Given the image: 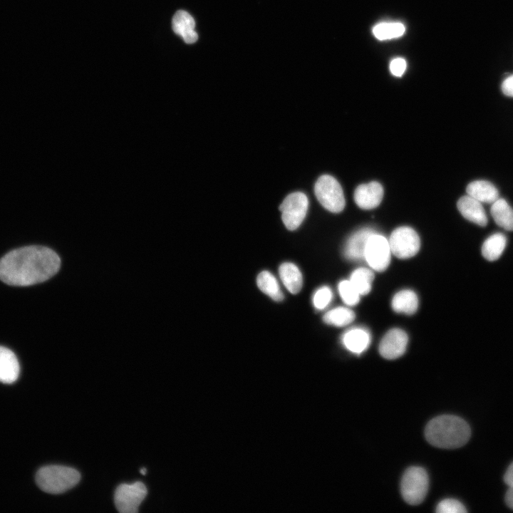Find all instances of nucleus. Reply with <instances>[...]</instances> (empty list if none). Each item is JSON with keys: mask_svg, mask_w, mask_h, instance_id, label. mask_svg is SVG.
Wrapping results in <instances>:
<instances>
[{"mask_svg": "<svg viewBox=\"0 0 513 513\" xmlns=\"http://www.w3.org/2000/svg\"><path fill=\"white\" fill-rule=\"evenodd\" d=\"M61 259L51 249L27 246L14 249L0 259V280L26 286L43 282L59 270Z\"/></svg>", "mask_w": 513, "mask_h": 513, "instance_id": "1", "label": "nucleus"}, {"mask_svg": "<svg viewBox=\"0 0 513 513\" xmlns=\"http://www.w3.org/2000/svg\"><path fill=\"white\" fill-rule=\"evenodd\" d=\"M471 435L469 425L462 418L443 415L432 419L426 425L425 436L432 445L446 449L465 445Z\"/></svg>", "mask_w": 513, "mask_h": 513, "instance_id": "2", "label": "nucleus"}, {"mask_svg": "<svg viewBox=\"0 0 513 513\" xmlns=\"http://www.w3.org/2000/svg\"><path fill=\"white\" fill-rule=\"evenodd\" d=\"M81 480L80 472L71 467L48 465L41 467L36 475V482L43 492L61 494L75 487Z\"/></svg>", "mask_w": 513, "mask_h": 513, "instance_id": "3", "label": "nucleus"}, {"mask_svg": "<svg viewBox=\"0 0 513 513\" xmlns=\"http://www.w3.org/2000/svg\"><path fill=\"white\" fill-rule=\"evenodd\" d=\"M428 489V476L420 467L406 470L400 483V492L404 500L409 504L417 505L423 502Z\"/></svg>", "mask_w": 513, "mask_h": 513, "instance_id": "4", "label": "nucleus"}, {"mask_svg": "<svg viewBox=\"0 0 513 513\" xmlns=\"http://www.w3.org/2000/svg\"><path fill=\"white\" fill-rule=\"evenodd\" d=\"M314 192L318 202L327 210L338 213L343 209L346 204L343 192L333 177L328 175L319 177L315 183Z\"/></svg>", "mask_w": 513, "mask_h": 513, "instance_id": "5", "label": "nucleus"}, {"mask_svg": "<svg viewBox=\"0 0 513 513\" xmlns=\"http://www.w3.org/2000/svg\"><path fill=\"white\" fill-rule=\"evenodd\" d=\"M309 207L306 195L301 192L289 195L279 206L281 219L291 231L296 229L304 221Z\"/></svg>", "mask_w": 513, "mask_h": 513, "instance_id": "6", "label": "nucleus"}, {"mask_svg": "<svg viewBox=\"0 0 513 513\" xmlns=\"http://www.w3.org/2000/svg\"><path fill=\"white\" fill-rule=\"evenodd\" d=\"M147 493V488L142 482L118 485L114 494V502L118 511L121 513L138 512V507Z\"/></svg>", "mask_w": 513, "mask_h": 513, "instance_id": "7", "label": "nucleus"}, {"mask_svg": "<svg viewBox=\"0 0 513 513\" xmlns=\"http://www.w3.org/2000/svg\"><path fill=\"white\" fill-rule=\"evenodd\" d=\"M388 242L392 254L399 259L415 256L420 247L418 234L409 227H400L393 230Z\"/></svg>", "mask_w": 513, "mask_h": 513, "instance_id": "8", "label": "nucleus"}, {"mask_svg": "<svg viewBox=\"0 0 513 513\" xmlns=\"http://www.w3.org/2000/svg\"><path fill=\"white\" fill-rule=\"evenodd\" d=\"M391 253L388 239L375 232L367 242L364 259L373 269L383 271L390 264Z\"/></svg>", "mask_w": 513, "mask_h": 513, "instance_id": "9", "label": "nucleus"}, {"mask_svg": "<svg viewBox=\"0 0 513 513\" xmlns=\"http://www.w3.org/2000/svg\"><path fill=\"white\" fill-rule=\"evenodd\" d=\"M408 335L400 328L388 331L379 345L380 354L386 359L393 360L400 357L405 351Z\"/></svg>", "mask_w": 513, "mask_h": 513, "instance_id": "10", "label": "nucleus"}, {"mask_svg": "<svg viewBox=\"0 0 513 513\" xmlns=\"http://www.w3.org/2000/svg\"><path fill=\"white\" fill-rule=\"evenodd\" d=\"M383 188L378 182L362 184L356 187L353 197L356 204L363 209L378 207L382 201Z\"/></svg>", "mask_w": 513, "mask_h": 513, "instance_id": "11", "label": "nucleus"}, {"mask_svg": "<svg viewBox=\"0 0 513 513\" xmlns=\"http://www.w3.org/2000/svg\"><path fill=\"white\" fill-rule=\"evenodd\" d=\"M375 232L370 229H362L353 233L347 240L343 253L351 261L364 259L365 249L369 237Z\"/></svg>", "mask_w": 513, "mask_h": 513, "instance_id": "12", "label": "nucleus"}, {"mask_svg": "<svg viewBox=\"0 0 513 513\" xmlns=\"http://www.w3.org/2000/svg\"><path fill=\"white\" fill-rule=\"evenodd\" d=\"M172 27L173 31L180 36L186 43H194L198 38L195 31V22L193 17L187 11H177L172 17Z\"/></svg>", "mask_w": 513, "mask_h": 513, "instance_id": "13", "label": "nucleus"}, {"mask_svg": "<svg viewBox=\"0 0 513 513\" xmlns=\"http://www.w3.org/2000/svg\"><path fill=\"white\" fill-rule=\"evenodd\" d=\"M457 205L465 219L481 227L487 225V214L480 202L466 195L459 199Z\"/></svg>", "mask_w": 513, "mask_h": 513, "instance_id": "14", "label": "nucleus"}, {"mask_svg": "<svg viewBox=\"0 0 513 513\" xmlns=\"http://www.w3.org/2000/svg\"><path fill=\"white\" fill-rule=\"evenodd\" d=\"M19 371V363L14 352L0 346V382L8 384L15 382Z\"/></svg>", "mask_w": 513, "mask_h": 513, "instance_id": "15", "label": "nucleus"}, {"mask_svg": "<svg viewBox=\"0 0 513 513\" xmlns=\"http://www.w3.org/2000/svg\"><path fill=\"white\" fill-rule=\"evenodd\" d=\"M370 343L369 332L363 328H353L343 334L342 343L349 351L361 354L365 351Z\"/></svg>", "mask_w": 513, "mask_h": 513, "instance_id": "16", "label": "nucleus"}, {"mask_svg": "<svg viewBox=\"0 0 513 513\" xmlns=\"http://www.w3.org/2000/svg\"><path fill=\"white\" fill-rule=\"evenodd\" d=\"M280 279L286 289L293 294H298L303 284L301 271L291 262H284L279 268Z\"/></svg>", "mask_w": 513, "mask_h": 513, "instance_id": "17", "label": "nucleus"}, {"mask_svg": "<svg viewBox=\"0 0 513 513\" xmlns=\"http://www.w3.org/2000/svg\"><path fill=\"white\" fill-rule=\"evenodd\" d=\"M467 195L480 202L493 203L499 198L497 188L486 180H476L470 182L466 189Z\"/></svg>", "mask_w": 513, "mask_h": 513, "instance_id": "18", "label": "nucleus"}, {"mask_svg": "<svg viewBox=\"0 0 513 513\" xmlns=\"http://www.w3.org/2000/svg\"><path fill=\"white\" fill-rule=\"evenodd\" d=\"M391 306L397 313L411 315L417 311L418 299L413 291L402 290L394 295Z\"/></svg>", "mask_w": 513, "mask_h": 513, "instance_id": "19", "label": "nucleus"}, {"mask_svg": "<svg viewBox=\"0 0 513 513\" xmlns=\"http://www.w3.org/2000/svg\"><path fill=\"white\" fill-rule=\"evenodd\" d=\"M492 216L497 225L513 231V209L504 199H497L491 207Z\"/></svg>", "mask_w": 513, "mask_h": 513, "instance_id": "20", "label": "nucleus"}, {"mask_svg": "<svg viewBox=\"0 0 513 513\" xmlns=\"http://www.w3.org/2000/svg\"><path fill=\"white\" fill-rule=\"evenodd\" d=\"M259 289L272 300L281 301L284 299V294L280 289L276 277L268 271H263L259 274L256 279Z\"/></svg>", "mask_w": 513, "mask_h": 513, "instance_id": "21", "label": "nucleus"}, {"mask_svg": "<svg viewBox=\"0 0 513 513\" xmlns=\"http://www.w3.org/2000/svg\"><path fill=\"white\" fill-rule=\"evenodd\" d=\"M506 244L507 238L503 234H493L482 244V256L488 261L497 260L502 254Z\"/></svg>", "mask_w": 513, "mask_h": 513, "instance_id": "22", "label": "nucleus"}, {"mask_svg": "<svg viewBox=\"0 0 513 513\" xmlns=\"http://www.w3.org/2000/svg\"><path fill=\"white\" fill-rule=\"evenodd\" d=\"M373 279L374 274L370 269L361 267L352 272L349 281L361 295H366L371 290Z\"/></svg>", "mask_w": 513, "mask_h": 513, "instance_id": "23", "label": "nucleus"}, {"mask_svg": "<svg viewBox=\"0 0 513 513\" xmlns=\"http://www.w3.org/2000/svg\"><path fill=\"white\" fill-rule=\"evenodd\" d=\"M355 318L354 312L346 307L339 306L326 312L323 316V321L329 325L342 327L351 323Z\"/></svg>", "mask_w": 513, "mask_h": 513, "instance_id": "24", "label": "nucleus"}, {"mask_svg": "<svg viewBox=\"0 0 513 513\" xmlns=\"http://www.w3.org/2000/svg\"><path fill=\"white\" fill-rule=\"evenodd\" d=\"M405 31V26L400 22H382L373 28V33L380 41L398 38Z\"/></svg>", "mask_w": 513, "mask_h": 513, "instance_id": "25", "label": "nucleus"}, {"mask_svg": "<svg viewBox=\"0 0 513 513\" xmlns=\"http://www.w3.org/2000/svg\"><path fill=\"white\" fill-rule=\"evenodd\" d=\"M341 299L348 306H355L360 301L361 294L349 280L341 281L338 286Z\"/></svg>", "mask_w": 513, "mask_h": 513, "instance_id": "26", "label": "nucleus"}, {"mask_svg": "<svg viewBox=\"0 0 513 513\" xmlns=\"http://www.w3.org/2000/svg\"><path fill=\"white\" fill-rule=\"evenodd\" d=\"M333 297L331 289L323 286L317 289L313 296V304L318 310L324 309L331 302Z\"/></svg>", "mask_w": 513, "mask_h": 513, "instance_id": "27", "label": "nucleus"}, {"mask_svg": "<svg viewBox=\"0 0 513 513\" xmlns=\"http://www.w3.org/2000/svg\"><path fill=\"white\" fill-rule=\"evenodd\" d=\"M465 507L455 499H445L441 501L436 507L437 513H465Z\"/></svg>", "mask_w": 513, "mask_h": 513, "instance_id": "28", "label": "nucleus"}, {"mask_svg": "<svg viewBox=\"0 0 513 513\" xmlns=\"http://www.w3.org/2000/svg\"><path fill=\"white\" fill-rule=\"evenodd\" d=\"M406 69V61L402 58H396L390 63V70L393 75L400 77Z\"/></svg>", "mask_w": 513, "mask_h": 513, "instance_id": "29", "label": "nucleus"}, {"mask_svg": "<svg viewBox=\"0 0 513 513\" xmlns=\"http://www.w3.org/2000/svg\"><path fill=\"white\" fill-rule=\"evenodd\" d=\"M502 90L505 95L513 97V75L507 77L503 81Z\"/></svg>", "mask_w": 513, "mask_h": 513, "instance_id": "30", "label": "nucleus"}, {"mask_svg": "<svg viewBox=\"0 0 513 513\" xmlns=\"http://www.w3.org/2000/svg\"><path fill=\"white\" fill-rule=\"evenodd\" d=\"M504 481L509 486H513V462L507 468L504 475Z\"/></svg>", "mask_w": 513, "mask_h": 513, "instance_id": "31", "label": "nucleus"}, {"mask_svg": "<svg viewBox=\"0 0 513 513\" xmlns=\"http://www.w3.org/2000/svg\"><path fill=\"white\" fill-rule=\"evenodd\" d=\"M505 502L510 509H513V486L509 487L506 492Z\"/></svg>", "mask_w": 513, "mask_h": 513, "instance_id": "32", "label": "nucleus"}, {"mask_svg": "<svg viewBox=\"0 0 513 513\" xmlns=\"http://www.w3.org/2000/svg\"><path fill=\"white\" fill-rule=\"evenodd\" d=\"M146 471H147V470H146V469H145V467H142V468L140 469V473H141L142 475H145Z\"/></svg>", "mask_w": 513, "mask_h": 513, "instance_id": "33", "label": "nucleus"}]
</instances>
